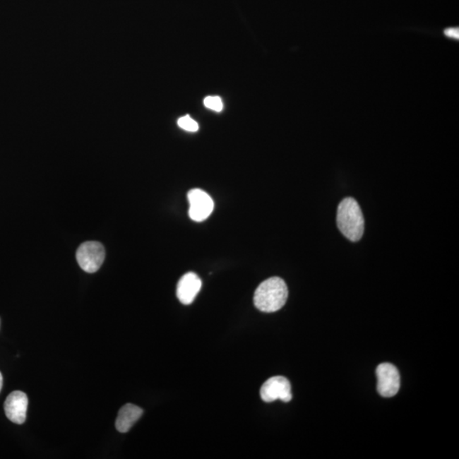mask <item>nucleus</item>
<instances>
[{
    "label": "nucleus",
    "mask_w": 459,
    "mask_h": 459,
    "mask_svg": "<svg viewBox=\"0 0 459 459\" xmlns=\"http://www.w3.org/2000/svg\"><path fill=\"white\" fill-rule=\"evenodd\" d=\"M203 103L208 109L218 112L223 110L222 100L219 97H208L204 99Z\"/></svg>",
    "instance_id": "11"
},
{
    "label": "nucleus",
    "mask_w": 459,
    "mask_h": 459,
    "mask_svg": "<svg viewBox=\"0 0 459 459\" xmlns=\"http://www.w3.org/2000/svg\"><path fill=\"white\" fill-rule=\"evenodd\" d=\"M378 391L383 398H392L398 394L400 378L398 369L391 363H382L377 367Z\"/></svg>",
    "instance_id": "4"
},
{
    "label": "nucleus",
    "mask_w": 459,
    "mask_h": 459,
    "mask_svg": "<svg viewBox=\"0 0 459 459\" xmlns=\"http://www.w3.org/2000/svg\"><path fill=\"white\" fill-rule=\"evenodd\" d=\"M445 35L449 37H453V39H457L458 40L459 37V31L458 28H448L446 29L444 32Z\"/></svg>",
    "instance_id": "12"
},
{
    "label": "nucleus",
    "mask_w": 459,
    "mask_h": 459,
    "mask_svg": "<svg viewBox=\"0 0 459 459\" xmlns=\"http://www.w3.org/2000/svg\"><path fill=\"white\" fill-rule=\"evenodd\" d=\"M3 387V377L1 373H0V391H1Z\"/></svg>",
    "instance_id": "13"
},
{
    "label": "nucleus",
    "mask_w": 459,
    "mask_h": 459,
    "mask_svg": "<svg viewBox=\"0 0 459 459\" xmlns=\"http://www.w3.org/2000/svg\"><path fill=\"white\" fill-rule=\"evenodd\" d=\"M28 398L22 391L12 392L6 400L5 412L11 422L23 424L27 418Z\"/></svg>",
    "instance_id": "7"
},
{
    "label": "nucleus",
    "mask_w": 459,
    "mask_h": 459,
    "mask_svg": "<svg viewBox=\"0 0 459 459\" xmlns=\"http://www.w3.org/2000/svg\"><path fill=\"white\" fill-rule=\"evenodd\" d=\"M289 290L280 278H270L257 287L254 296V306L263 312H275L286 304Z\"/></svg>",
    "instance_id": "1"
},
{
    "label": "nucleus",
    "mask_w": 459,
    "mask_h": 459,
    "mask_svg": "<svg viewBox=\"0 0 459 459\" xmlns=\"http://www.w3.org/2000/svg\"><path fill=\"white\" fill-rule=\"evenodd\" d=\"M189 216L197 222L205 220L214 210V201L205 191L200 189H193L189 193Z\"/></svg>",
    "instance_id": "6"
},
{
    "label": "nucleus",
    "mask_w": 459,
    "mask_h": 459,
    "mask_svg": "<svg viewBox=\"0 0 459 459\" xmlns=\"http://www.w3.org/2000/svg\"><path fill=\"white\" fill-rule=\"evenodd\" d=\"M202 281L197 274L189 273L184 275L177 285V297L182 304H191L201 290Z\"/></svg>",
    "instance_id": "8"
},
{
    "label": "nucleus",
    "mask_w": 459,
    "mask_h": 459,
    "mask_svg": "<svg viewBox=\"0 0 459 459\" xmlns=\"http://www.w3.org/2000/svg\"><path fill=\"white\" fill-rule=\"evenodd\" d=\"M337 225L342 234L350 241L357 242L362 239L364 232V218L356 200L347 198L340 203Z\"/></svg>",
    "instance_id": "2"
},
{
    "label": "nucleus",
    "mask_w": 459,
    "mask_h": 459,
    "mask_svg": "<svg viewBox=\"0 0 459 459\" xmlns=\"http://www.w3.org/2000/svg\"><path fill=\"white\" fill-rule=\"evenodd\" d=\"M143 410L136 405L128 403L120 409L116 419V429L121 433H126L133 427L141 417Z\"/></svg>",
    "instance_id": "9"
},
{
    "label": "nucleus",
    "mask_w": 459,
    "mask_h": 459,
    "mask_svg": "<svg viewBox=\"0 0 459 459\" xmlns=\"http://www.w3.org/2000/svg\"><path fill=\"white\" fill-rule=\"evenodd\" d=\"M76 258L79 266L86 273H97L105 260V249L98 242H86L78 249Z\"/></svg>",
    "instance_id": "3"
},
{
    "label": "nucleus",
    "mask_w": 459,
    "mask_h": 459,
    "mask_svg": "<svg viewBox=\"0 0 459 459\" xmlns=\"http://www.w3.org/2000/svg\"><path fill=\"white\" fill-rule=\"evenodd\" d=\"M178 125L183 129L189 132H197L198 131V124L191 118L189 115L182 117L178 120Z\"/></svg>",
    "instance_id": "10"
},
{
    "label": "nucleus",
    "mask_w": 459,
    "mask_h": 459,
    "mask_svg": "<svg viewBox=\"0 0 459 459\" xmlns=\"http://www.w3.org/2000/svg\"><path fill=\"white\" fill-rule=\"evenodd\" d=\"M261 399L266 403H273L275 400L289 403L293 398L289 379L282 376H275L268 379L261 389Z\"/></svg>",
    "instance_id": "5"
}]
</instances>
